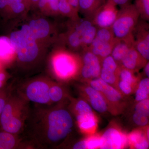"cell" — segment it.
Listing matches in <instances>:
<instances>
[{
  "instance_id": "1",
  "label": "cell",
  "mask_w": 149,
  "mask_h": 149,
  "mask_svg": "<svg viewBox=\"0 0 149 149\" xmlns=\"http://www.w3.org/2000/svg\"><path fill=\"white\" fill-rule=\"evenodd\" d=\"M74 123L72 113L64 106L35 104L30 109L22 134L29 147L54 148L68 139Z\"/></svg>"
},
{
  "instance_id": "2",
  "label": "cell",
  "mask_w": 149,
  "mask_h": 149,
  "mask_svg": "<svg viewBox=\"0 0 149 149\" xmlns=\"http://www.w3.org/2000/svg\"><path fill=\"white\" fill-rule=\"evenodd\" d=\"M8 37L15 49V61L21 69L28 71L41 64L47 49L36 40L27 24L12 32Z\"/></svg>"
},
{
  "instance_id": "3",
  "label": "cell",
  "mask_w": 149,
  "mask_h": 149,
  "mask_svg": "<svg viewBox=\"0 0 149 149\" xmlns=\"http://www.w3.org/2000/svg\"><path fill=\"white\" fill-rule=\"evenodd\" d=\"M58 44L49 57L51 73L57 80L63 82L80 77L83 65L81 54L71 50L64 45Z\"/></svg>"
},
{
  "instance_id": "4",
  "label": "cell",
  "mask_w": 149,
  "mask_h": 149,
  "mask_svg": "<svg viewBox=\"0 0 149 149\" xmlns=\"http://www.w3.org/2000/svg\"><path fill=\"white\" fill-rule=\"evenodd\" d=\"M31 107L29 102L16 91L9 95L0 116L3 130L20 136L24 131Z\"/></svg>"
},
{
  "instance_id": "5",
  "label": "cell",
  "mask_w": 149,
  "mask_h": 149,
  "mask_svg": "<svg viewBox=\"0 0 149 149\" xmlns=\"http://www.w3.org/2000/svg\"><path fill=\"white\" fill-rule=\"evenodd\" d=\"M53 82L48 77H37L26 81L16 91L29 102L40 105H51L49 91Z\"/></svg>"
},
{
  "instance_id": "6",
  "label": "cell",
  "mask_w": 149,
  "mask_h": 149,
  "mask_svg": "<svg viewBox=\"0 0 149 149\" xmlns=\"http://www.w3.org/2000/svg\"><path fill=\"white\" fill-rule=\"evenodd\" d=\"M139 18L140 15L134 4L120 8L111 27L115 38L123 39L132 35Z\"/></svg>"
},
{
  "instance_id": "7",
  "label": "cell",
  "mask_w": 149,
  "mask_h": 149,
  "mask_svg": "<svg viewBox=\"0 0 149 149\" xmlns=\"http://www.w3.org/2000/svg\"><path fill=\"white\" fill-rule=\"evenodd\" d=\"M71 107L81 132L89 136L94 134L97 127L98 119L88 102L83 99L73 100Z\"/></svg>"
},
{
  "instance_id": "8",
  "label": "cell",
  "mask_w": 149,
  "mask_h": 149,
  "mask_svg": "<svg viewBox=\"0 0 149 149\" xmlns=\"http://www.w3.org/2000/svg\"><path fill=\"white\" fill-rule=\"evenodd\" d=\"M36 40L47 49L51 44L57 42L58 37L56 27L47 19L40 16L35 17L27 23Z\"/></svg>"
},
{
  "instance_id": "9",
  "label": "cell",
  "mask_w": 149,
  "mask_h": 149,
  "mask_svg": "<svg viewBox=\"0 0 149 149\" xmlns=\"http://www.w3.org/2000/svg\"><path fill=\"white\" fill-rule=\"evenodd\" d=\"M116 40L111 27L97 28L95 36L88 48L102 61L111 55Z\"/></svg>"
},
{
  "instance_id": "10",
  "label": "cell",
  "mask_w": 149,
  "mask_h": 149,
  "mask_svg": "<svg viewBox=\"0 0 149 149\" xmlns=\"http://www.w3.org/2000/svg\"><path fill=\"white\" fill-rule=\"evenodd\" d=\"M89 85L102 95L107 103L109 110L111 107L121 106L123 102V95L112 85L106 83L100 77L88 81Z\"/></svg>"
},
{
  "instance_id": "11",
  "label": "cell",
  "mask_w": 149,
  "mask_h": 149,
  "mask_svg": "<svg viewBox=\"0 0 149 149\" xmlns=\"http://www.w3.org/2000/svg\"><path fill=\"white\" fill-rule=\"evenodd\" d=\"M83 60L80 76L85 81L100 77L102 60L88 48L80 52Z\"/></svg>"
},
{
  "instance_id": "12",
  "label": "cell",
  "mask_w": 149,
  "mask_h": 149,
  "mask_svg": "<svg viewBox=\"0 0 149 149\" xmlns=\"http://www.w3.org/2000/svg\"><path fill=\"white\" fill-rule=\"evenodd\" d=\"M119 10L112 0L106 2L94 15L91 21L97 28H110L117 17Z\"/></svg>"
},
{
  "instance_id": "13",
  "label": "cell",
  "mask_w": 149,
  "mask_h": 149,
  "mask_svg": "<svg viewBox=\"0 0 149 149\" xmlns=\"http://www.w3.org/2000/svg\"><path fill=\"white\" fill-rule=\"evenodd\" d=\"M147 22L139 18L133 35L134 47L144 58L149 61V25Z\"/></svg>"
},
{
  "instance_id": "14",
  "label": "cell",
  "mask_w": 149,
  "mask_h": 149,
  "mask_svg": "<svg viewBox=\"0 0 149 149\" xmlns=\"http://www.w3.org/2000/svg\"><path fill=\"white\" fill-rule=\"evenodd\" d=\"M100 149H120L128 146L127 135L116 127L107 128L102 135Z\"/></svg>"
},
{
  "instance_id": "15",
  "label": "cell",
  "mask_w": 149,
  "mask_h": 149,
  "mask_svg": "<svg viewBox=\"0 0 149 149\" xmlns=\"http://www.w3.org/2000/svg\"><path fill=\"white\" fill-rule=\"evenodd\" d=\"M138 72L120 66L116 89L123 95H130L134 92L140 80Z\"/></svg>"
},
{
  "instance_id": "16",
  "label": "cell",
  "mask_w": 149,
  "mask_h": 149,
  "mask_svg": "<svg viewBox=\"0 0 149 149\" xmlns=\"http://www.w3.org/2000/svg\"><path fill=\"white\" fill-rule=\"evenodd\" d=\"M80 91L84 100L88 102L93 110L101 113L109 111V107L106 100L99 91L89 85L82 86Z\"/></svg>"
},
{
  "instance_id": "17",
  "label": "cell",
  "mask_w": 149,
  "mask_h": 149,
  "mask_svg": "<svg viewBox=\"0 0 149 149\" xmlns=\"http://www.w3.org/2000/svg\"><path fill=\"white\" fill-rule=\"evenodd\" d=\"M120 68V65L112 56H108L102 60L100 77L106 83L116 89V84Z\"/></svg>"
},
{
  "instance_id": "18",
  "label": "cell",
  "mask_w": 149,
  "mask_h": 149,
  "mask_svg": "<svg viewBox=\"0 0 149 149\" xmlns=\"http://www.w3.org/2000/svg\"><path fill=\"white\" fill-rule=\"evenodd\" d=\"M148 61L144 58L133 47L130 49L120 63V66L124 68L139 72Z\"/></svg>"
},
{
  "instance_id": "19",
  "label": "cell",
  "mask_w": 149,
  "mask_h": 149,
  "mask_svg": "<svg viewBox=\"0 0 149 149\" xmlns=\"http://www.w3.org/2000/svg\"><path fill=\"white\" fill-rule=\"evenodd\" d=\"M133 47H134V38L133 34L123 39H117L111 55L120 65L122 60L130 49Z\"/></svg>"
},
{
  "instance_id": "20",
  "label": "cell",
  "mask_w": 149,
  "mask_h": 149,
  "mask_svg": "<svg viewBox=\"0 0 149 149\" xmlns=\"http://www.w3.org/2000/svg\"><path fill=\"white\" fill-rule=\"evenodd\" d=\"M128 146L132 148H148L149 128L139 129L133 130L127 135Z\"/></svg>"
},
{
  "instance_id": "21",
  "label": "cell",
  "mask_w": 149,
  "mask_h": 149,
  "mask_svg": "<svg viewBox=\"0 0 149 149\" xmlns=\"http://www.w3.org/2000/svg\"><path fill=\"white\" fill-rule=\"evenodd\" d=\"M149 99L137 102L132 116L133 121L140 127L147 126L149 123Z\"/></svg>"
},
{
  "instance_id": "22",
  "label": "cell",
  "mask_w": 149,
  "mask_h": 149,
  "mask_svg": "<svg viewBox=\"0 0 149 149\" xmlns=\"http://www.w3.org/2000/svg\"><path fill=\"white\" fill-rule=\"evenodd\" d=\"M21 136L3 130L0 132V149H17L26 145Z\"/></svg>"
},
{
  "instance_id": "23",
  "label": "cell",
  "mask_w": 149,
  "mask_h": 149,
  "mask_svg": "<svg viewBox=\"0 0 149 149\" xmlns=\"http://www.w3.org/2000/svg\"><path fill=\"white\" fill-rule=\"evenodd\" d=\"M107 0H79V13L84 17L91 19Z\"/></svg>"
},
{
  "instance_id": "24",
  "label": "cell",
  "mask_w": 149,
  "mask_h": 149,
  "mask_svg": "<svg viewBox=\"0 0 149 149\" xmlns=\"http://www.w3.org/2000/svg\"><path fill=\"white\" fill-rule=\"evenodd\" d=\"M15 58V49L9 37H0V59L10 63Z\"/></svg>"
},
{
  "instance_id": "25",
  "label": "cell",
  "mask_w": 149,
  "mask_h": 149,
  "mask_svg": "<svg viewBox=\"0 0 149 149\" xmlns=\"http://www.w3.org/2000/svg\"><path fill=\"white\" fill-rule=\"evenodd\" d=\"M59 0H40L37 10L45 16H56L60 15Z\"/></svg>"
},
{
  "instance_id": "26",
  "label": "cell",
  "mask_w": 149,
  "mask_h": 149,
  "mask_svg": "<svg viewBox=\"0 0 149 149\" xmlns=\"http://www.w3.org/2000/svg\"><path fill=\"white\" fill-rule=\"evenodd\" d=\"M49 96L52 104L63 101L66 97L67 95L64 88L53 81L49 89Z\"/></svg>"
},
{
  "instance_id": "27",
  "label": "cell",
  "mask_w": 149,
  "mask_h": 149,
  "mask_svg": "<svg viewBox=\"0 0 149 149\" xmlns=\"http://www.w3.org/2000/svg\"><path fill=\"white\" fill-rule=\"evenodd\" d=\"M58 10L60 15L68 17L70 20L80 18L79 12L73 8L67 0H59Z\"/></svg>"
},
{
  "instance_id": "28",
  "label": "cell",
  "mask_w": 149,
  "mask_h": 149,
  "mask_svg": "<svg viewBox=\"0 0 149 149\" xmlns=\"http://www.w3.org/2000/svg\"><path fill=\"white\" fill-rule=\"evenodd\" d=\"M136 88L135 94L136 102H140L149 99V78L146 77L139 80Z\"/></svg>"
},
{
  "instance_id": "29",
  "label": "cell",
  "mask_w": 149,
  "mask_h": 149,
  "mask_svg": "<svg viewBox=\"0 0 149 149\" xmlns=\"http://www.w3.org/2000/svg\"><path fill=\"white\" fill-rule=\"evenodd\" d=\"M10 8L13 18L27 13V8L23 0H7Z\"/></svg>"
},
{
  "instance_id": "30",
  "label": "cell",
  "mask_w": 149,
  "mask_h": 149,
  "mask_svg": "<svg viewBox=\"0 0 149 149\" xmlns=\"http://www.w3.org/2000/svg\"><path fill=\"white\" fill-rule=\"evenodd\" d=\"M134 6L140 15V18L149 20V0H135Z\"/></svg>"
},
{
  "instance_id": "31",
  "label": "cell",
  "mask_w": 149,
  "mask_h": 149,
  "mask_svg": "<svg viewBox=\"0 0 149 149\" xmlns=\"http://www.w3.org/2000/svg\"><path fill=\"white\" fill-rule=\"evenodd\" d=\"M85 148L88 149H100L101 145V135L95 134L89 135L88 138L83 139Z\"/></svg>"
},
{
  "instance_id": "32",
  "label": "cell",
  "mask_w": 149,
  "mask_h": 149,
  "mask_svg": "<svg viewBox=\"0 0 149 149\" xmlns=\"http://www.w3.org/2000/svg\"><path fill=\"white\" fill-rule=\"evenodd\" d=\"M0 16L5 19L13 18L7 0H0Z\"/></svg>"
},
{
  "instance_id": "33",
  "label": "cell",
  "mask_w": 149,
  "mask_h": 149,
  "mask_svg": "<svg viewBox=\"0 0 149 149\" xmlns=\"http://www.w3.org/2000/svg\"><path fill=\"white\" fill-rule=\"evenodd\" d=\"M116 6H119L120 8L129 5L132 0H112Z\"/></svg>"
},
{
  "instance_id": "34",
  "label": "cell",
  "mask_w": 149,
  "mask_h": 149,
  "mask_svg": "<svg viewBox=\"0 0 149 149\" xmlns=\"http://www.w3.org/2000/svg\"><path fill=\"white\" fill-rule=\"evenodd\" d=\"M40 0L29 1V11L37 10V7Z\"/></svg>"
},
{
  "instance_id": "35",
  "label": "cell",
  "mask_w": 149,
  "mask_h": 149,
  "mask_svg": "<svg viewBox=\"0 0 149 149\" xmlns=\"http://www.w3.org/2000/svg\"><path fill=\"white\" fill-rule=\"evenodd\" d=\"M73 8L79 12V0H67Z\"/></svg>"
},
{
  "instance_id": "36",
  "label": "cell",
  "mask_w": 149,
  "mask_h": 149,
  "mask_svg": "<svg viewBox=\"0 0 149 149\" xmlns=\"http://www.w3.org/2000/svg\"><path fill=\"white\" fill-rule=\"evenodd\" d=\"M7 99V98H6V97H0V116L5 104Z\"/></svg>"
},
{
  "instance_id": "37",
  "label": "cell",
  "mask_w": 149,
  "mask_h": 149,
  "mask_svg": "<svg viewBox=\"0 0 149 149\" xmlns=\"http://www.w3.org/2000/svg\"><path fill=\"white\" fill-rule=\"evenodd\" d=\"M144 68V74L146 75V77L149 78V61L147 62L145 66L143 68Z\"/></svg>"
},
{
  "instance_id": "38",
  "label": "cell",
  "mask_w": 149,
  "mask_h": 149,
  "mask_svg": "<svg viewBox=\"0 0 149 149\" xmlns=\"http://www.w3.org/2000/svg\"><path fill=\"white\" fill-rule=\"evenodd\" d=\"M6 78V75L4 72L0 71V88L2 86Z\"/></svg>"
},
{
  "instance_id": "39",
  "label": "cell",
  "mask_w": 149,
  "mask_h": 149,
  "mask_svg": "<svg viewBox=\"0 0 149 149\" xmlns=\"http://www.w3.org/2000/svg\"><path fill=\"white\" fill-rule=\"evenodd\" d=\"M29 1L30 0H23L25 6H26V8H27L28 12L29 11Z\"/></svg>"
}]
</instances>
